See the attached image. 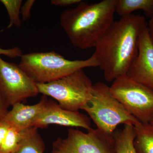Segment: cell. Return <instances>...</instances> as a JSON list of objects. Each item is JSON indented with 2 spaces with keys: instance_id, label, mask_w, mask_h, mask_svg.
I'll use <instances>...</instances> for the list:
<instances>
[{
  "instance_id": "9c48e42d",
  "label": "cell",
  "mask_w": 153,
  "mask_h": 153,
  "mask_svg": "<svg viewBox=\"0 0 153 153\" xmlns=\"http://www.w3.org/2000/svg\"><path fill=\"white\" fill-rule=\"evenodd\" d=\"M127 74L153 91V44L148 27L140 35L137 55Z\"/></svg>"
},
{
  "instance_id": "44dd1931",
  "label": "cell",
  "mask_w": 153,
  "mask_h": 153,
  "mask_svg": "<svg viewBox=\"0 0 153 153\" xmlns=\"http://www.w3.org/2000/svg\"><path fill=\"white\" fill-rule=\"evenodd\" d=\"M82 1L81 0H52L50 3L54 6L65 7L77 4Z\"/></svg>"
},
{
  "instance_id": "8992f818",
  "label": "cell",
  "mask_w": 153,
  "mask_h": 153,
  "mask_svg": "<svg viewBox=\"0 0 153 153\" xmlns=\"http://www.w3.org/2000/svg\"><path fill=\"white\" fill-rule=\"evenodd\" d=\"M109 88L113 96L140 122H150L153 118V90L127 74L115 79Z\"/></svg>"
},
{
  "instance_id": "7c38bea8",
  "label": "cell",
  "mask_w": 153,
  "mask_h": 153,
  "mask_svg": "<svg viewBox=\"0 0 153 153\" xmlns=\"http://www.w3.org/2000/svg\"><path fill=\"white\" fill-rule=\"evenodd\" d=\"M142 10L150 19L153 17V0H117L115 13L121 17L132 14L134 11Z\"/></svg>"
},
{
  "instance_id": "4fadbf2b",
  "label": "cell",
  "mask_w": 153,
  "mask_h": 153,
  "mask_svg": "<svg viewBox=\"0 0 153 153\" xmlns=\"http://www.w3.org/2000/svg\"><path fill=\"white\" fill-rule=\"evenodd\" d=\"M134 146L137 153H153V126L150 123H140L134 126Z\"/></svg>"
},
{
  "instance_id": "30bf717a",
  "label": "cell",
  "mask_w": 153,
  "mask_h": 153,
  "mask_svg": "<svg viewBox=\"0 0 153 153\" xmlns=\"http://www.w3.org/2000/svg\"><path fill=\"white\" fill-rule=\"evenodd\" d=\"M51 125L72 127L91 128L90 119L79 111L62 108L55 102L50 100L47 107L35 122L33 127L45 128Z\"/></svg>"
},
{
  "instance_id": "cb8c5ba5",
  "label": "cell",
  "mask_w": 153,
  "mask_h": 153,
  "mask_svg": "<svg viewBox=\"0 0 153 153\" xmlns=\"http://www.w3.org/2000/svg\"><path fill=\"white\" fill-rule=\"evenodd\" d=\"M149 123H150L153 126V118L152 119V120Z\"/></svg>"
},
{
  "instance_id": "7a4b0ae2",
  "label": "cell",
  "mask_w": 153,
  "mask_h": 153,
  "mask_svg": "<svg viewBox=\"0 0 153 153\" xmlns=\"http://www.w3.org/2000/svg\"><path fill=\"white\" fill-rule=\"evenodd\" d=\"M117 0L94 4L82 1L60 15V26L74 47L82 50L94 48L114 22Z\"/></svg>"
},
{
  "instance_id": "5bb4252c",
  "label": "cell",
  "mask_w": 153,
  "mask_h": 153,
  "mask_svg": "<svg viewBox=\"0 0 153 153\" xmlns=\"http://www.w3.org/2000/svg\"><path fill=\"white\" fill-rule=\"evenodd\" d=\"M135 136L134 126L130 125L115 131L113 135L115 153H137L134 144Z\"/></svg>"
},
{
  "instance_id": "e0dca14e",
  "label": "cell",
  "mask_w": 153,
  "mask_h": 153,
  "mask_svg": "<svg viewBox=\"0 0 153 153\" xmlns=\"http://www.w3.org/2000/svg\"><path fill=\"white\" fill-rule=\"evenodd\" d=\"M8 14L10 23L7 29H10L15 26L19 28L22 24L21 19V7L23 1L22 0H1Z\"/></svg>"
},
{
  "instance_id": "3957f363",
  "label": "cell",
  "mask_w": 153,
  "mask_h": 153,
  "mask_svg": "<svg viewBox=\"0 0 153 153\" xmlns=\"http://www.w3.org/2000/svg\"><path fill=\"white\" fill-rule=\"evenodd\" d=\"M19 65L36 83L51 82L79 69L98 67L93 54L85 60H70L55 52L23 54Z\"/></svg>"
},
{
  "instance_id": "9a60e30c",
  "label": "cell",
  "mask_w": 153,
  "mask_h": 153,
  "mask_svg": "<svg viewBox=\"0 0 153 153\" xmlns=\"http://www.w3.org/2000/svg\"><path fill=\"white\" fill-rule=\"evenodd\" d=\"M44 150L45 144L38 128L32 127L13 153H44Z\"/></svg>"
},
{
  "instance_id": "6da1fadb",
  "label": "cell",
  "mask_w": 153,
  "mask_h": 153,
  "mask_svg": "<svg viewBox=\"0 0 153 153\" xmlns=\"http://www.w3.org/2000/svg\"><path fill=\"white\" fill-rule=\"evenodd\" d=\"M147 27L144 17L131 14L114 21L100 39L93 55L106 81L127 74L137 55L140 35Z\"/></svg>"
},
{
  "instance_id": "5b68a950",
  "label": "cell",
  "mask_w": 153,
  "mask_h": 153,
  "mask_svg": "<svg viewBox=\"0 0 153 153\" xmlns=\"http://www.w3.org/2000/svg\"><path fill=\"white\" fill-rule=\"evenodd\" d=\"M83 69L45 83H37L39 93L55 99L64 109L78 111L90 100L93 84Z\"/></svg>"
},
{
  "instance_id": "ffe728a7",
  "label": "cell",
  "mask_w": 153,
  "mask_h": 153,
  "mask_svg": "<svg viewBox=\"0 0 153 153\" xmlns=\"http://www.w3.org/2000/svg\"><path fill=\"white\" fill-rule=\"evenodd\" d=\"M10 127L7 122L2 118H0V146L5 138Z\"/></svg>"
},
{
  "instance_id": "52a82bcc",
  "label": "cell",
  "mask_w": 153,
  "mask_h": 153,
  "mask_svg": "<svg viewBox=\"0 0 153 153\" xmlns=\"http://www.w3.org/2000/svg\"><path fill=\"white\" fill-rule=\"evenodd\" d=\"M87 131L69 129L66 137L58 138L54 142L49 153H115L113 135L97 128H91Z\"/></svg>"
},
{
  "instance_id": "277c9868",
  "label": "cell",
  "mask_w": 153,
  "mask_h": 153,
  "mask_svg": "<svg viewBox=\"0 0 153 153\" xmlns=\"http://www.w3.org/2000/svg\"><path fill=\"white\" fill-rule=\"evenodd\" d=\"M97 128L113 136L119 125L136 126L139 121L131 115L110 91L109 86L103 82L93 84L90 100L83 107Z\"/></svg>"
},
{
  "instance_id": "ac0fdd59",
  "label": "cell",
  "mask_w": 153,
  "mask_h": 153,
  "mask_svg": "<svg viewBox=\"0 0 153 153\" xmlns=\"http://www.w3.org/2000/svg\"><path fill=\"white\" fill-rule=\"evenodd\" d=\"M35 1L34 0H27L22 5L21 15L23 21H27L30 18L31 10Z\"/></svg>"
},
{
  "instance_id": "7402d4cb",
  "label": "cell",
  "mask_w": 153,
  "mask_h": 153,
  "mask_svg": "<svg viewBox=\"0 0 153 153\" xmlns=\"http://www.w3.org/2000/svg\"><path fill=\"white\" fill-rule=\"evenodd\" d=\"M8 107L9 106L0 94V118L4 116L5 115L8 111Z\"/></svg>"
},
{
  "instance_id": "ba28073f",
  "label": "cell",
  "mask_w": 153,
  "mask_h": 153,
  "mask_svg": "<svg viewBox=\"0 0 153 153\" xmlns=\"http://www.w3.org/2000/svg\"><path fill=\"white\" fill-rule=\"evenodd\" d=\"M39 93L37 83L19 64L5 61L0 56V94L8 106Z\"/></svg>"
},
{
  "instance_id": "603a6c76",
  "label": "cell",
  "mask_w": 153,
  "mask_h": 153,
  "mask_svg": "<svg viewBox=\"0 0 153 153\" xmlns=\"http://www.w3.org/2000/svg\"><path fill=\"white\" fill-rule=\"evenodd\" d=\"M148 27L150 37L153 44V17L150 19L148 24Z\"/></svg>"
},
{
  "instance_id": "2e32d148",
  "label": "cell",
  "mask_w": 153,
  "mask_h": 153,
  "mask_svg": "<svg viewBox=\"0 0 153 153\" xmlns=\"http://www.w3.org/2000/svg\"><path fill=\"white\" fill-rule=\"evenodd\" d=\"M30 128L20 130L10 127L5 138L0 146V153L13 152Z\"/></svg>"
},
{
  "instance_id": "8fae6325",
  "label": "cell",
  "mask_w": 153,
  "mask_h": 153,
  "mask_svg": "<svg viewBox=\"0 0 153 153\" xmlns=\"http://www.w3.org/2000/svg\"><path fill=\"white\" fill-rule=\"evenodd\" d=\"M49 101L47 96L43 95L40 101L33 105H26L22 102L17 103L1 118L10 126L19 129L33 127L35 122L47 107Z\"/></svg>"
},
{
  "instance_id": "d6986e66",
  "label": "cell",
  "mask_w": 153,
  "mask_h": 153,
  "mask_svg": "<svg viewBox=\"0 0 153 153\" xmlns=\"http://www.w3.org/2000/svg\"><path fill=\"white\" fill-rule=\"evenodd\" d=\"M23 55L22 50L18 47L8 49H2L0 47V56L4 55L10 58H14L20 57Z\"/></svg>"
}]
</instances>
